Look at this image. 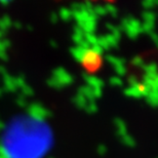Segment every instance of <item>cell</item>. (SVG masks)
Segmentation results:
<instances>
[{"instance_id": "obj_1", "label": "cell", "mask_w": 158, "mask_h": 158, "mask_svg": "<svg viewBox=\"0 0 158 158\" xmlns=\"http://www.w3.org/2000/svg\"><path fill=\"white\" fill-rule=\"evenodd\" d=\"M41 131L32 119L19 117L3 131L0 158H37L41 153Z\"/></svg>"}, {"instance_id": "obj_2", "label": "cell", "mask_w": 158, "mask_h": 158, "mask_svg": "<svg viewBox=\"0 0 158 158\" xmlns=\"http://www.w3.org/2000/svg\"><path fill=\"white\" fill-rule=\"evenodd\" d=\"M82 67L89 73H96L102 65V56L96 50H87L81 58Z\"/></svg>"}]
</instances>
